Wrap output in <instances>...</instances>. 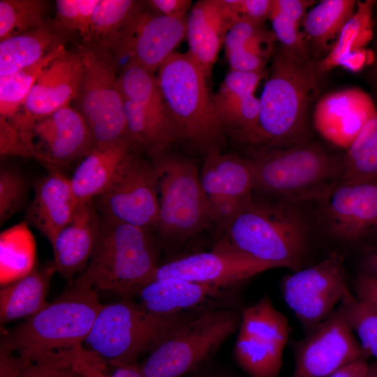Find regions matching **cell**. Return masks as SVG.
Here are the masks:
<instances>
[{
    "mask_svg": "<svg viewBox=\"0 0 377 377\" xmlns=\"http://www.w3.org/2000/svg\"><path fill=\"white\" fill-rule=\"evenodd\" d=\"M259 98L258 118L251 128L234 138L254 151L306 142L308 112L319 89L318 63L280 46Z\"/></svg>",
    "mask_w": 377,
    "mask_h": 377,
    "instance_id": "6da1fadb",
    "label": "cell"
},
{
    "mask_svg": "<svg viewBox=\"0 0 377 377\" xmlns=\"http://www.w3.org/2000/svg\"><path fill=\"white\" fill-rule=\"evenodd\" d=\"M369 377H377V369L371 368V371Z\"/></svg>",
    "mask_w": 377,
    "mask_h": 377,
    "instance_id": "9f6ffc18",
    "label": "cell"
},
{
    "mask_svg": "<svg viewBox=\"0 0 377 377\" xmlns=\"http://www.w3.org/2000/svg\"><path fill=\"white\" fill-rule=\"evenodd\" d=\"M102 219L94 200L79 202L71 221L50 243L56 272L71 280L87 267L98 238Z\"/></svg>",
    "mask_w": 377,
    "mask_h": 377,
    "instance_id": "cb8c5ba5",
    "label": "cell"
},
{
    "mask_svg": "<svg viewBox=\"0 0 377 377\" xmlns=\"http://www.w3.org/2000/svg\"><path fill=\"white\" fill-rule=\"evenodd\" d=\"M370 371L371 368L361 358L344 365L328 377H369Z\"/></svg>",
    "mask_w": 377,
    "mask_h": 377,
    "instance_id": "f907efd6",
    "label": "cell"
},
{
    "mask_svg": "<svg viewBox=\"0 0 377 377\" xmlns=\"http://www.w3.org/2000/svg\"><path fill=\"white\" fill-rule=\"evenodd\" d=\"M49 370L50 364L46 360H27L20 377H49Z\"/></svg>",
    "mask_w": 377,
    "mask_h": 377,
    "instance_id": "816d5d0a",
    "label": "cell"
},
{
    "mask_svg": "<svg viewBox=\"0 0 377 377\" xmlns=\"http://www.w3.org/2000/svg\"><path fill=\"white\" fill-rule=\"evenodd\" d=\"M346 149L341 181H377V106L374 116Z\"/></svg>",
    "mask_w": 377,
    "mask_h": 377,
    "instance_id": "d590c367",
    "label": "cell"
},
{
    "mask_svg": "<svg viewBox=\"0 0 377 377\" xmlns=\"http://www.w3.org/2000/svg\"><path fill=\"white\" fill-rule=\"evenodd\" d=\"M275 265L243 253L224 240L209 252L197 253L159 265L151 279H177L220 284H243Z\"/></svg>",
    "mask_w": 377,
    "mask_h": 377,
    "instance_id": "d6986e66",
    "label": "cell"
},
{
    "mask_svg": "<svg viewBox=\"0 0 377 377\" xmlns=\"http://www.w3.org/2000/svg\"><path fill=\"white\" fill-rule=\"evenodd\" d=\"M233 348L239 367L251 377H279L288 334L272 324L242 318Z\"/></svg>",
    "mask_w": 377,
    "mask_h": 377,
    "instance_id": "603a6c76",
    "label": "cell"
},
{
    "mask_svg": "<svg viewBox=\"0 0 377 377\" xmlns=\"http://www.w3.org/2000/svg\"><path fill=\"white\" fill-rule=\"evenodd\" d=\"M348 288L343 259L336 253L293 272L281 285L285 302L306 332L330 316Z\"/></svg>",
    "mask_w": 377,
    "mask_h": 377,
    "instance_id": "9a60e30c",
    "label": "cell"
},
{
    "mask_svg": "<svg viewBox=\"0 0 377 377\" xmlns=\"http://www.w3.org/2000/svg\"><path fill=\"white\" fill-rule=\"evenodd\" d=\"M200 175L213 224L224 232L253 198L252 163L214 151L205 156Z\"/></svg>",
    "mask_w": 377,
    "mask_h": 377,
    "instance_id": "2e32d148",
    "label": "cell"
},
{
    "mask_svg": "<svg viewBox=\"0 0 377 377\" xmlns=\"http://www.w3.org/2000/svg\"><path fill=\"white\" fill-rule=\"evenodd\" d=\"M186 377H239L228 367L213 360L205 363Z\"/></svg>",
    "mask_w": 377,
    "mask_h": 377,
    "instance_id": "681fc988",
    "label": "cell"
},
{
    "mask_svg": "<svg viewBox=\"0 0 377 377\" xmlns=\"http://www.w3.org/2000/svg\"><path fill=\"white\" fill-rule=\"evenodd\" d=\"M212 100L225 131L233 137L251 128L258 118L260 103L254 93L220 87Z\"/></svg>",
    "mask_w": 377,
    "mask_h": 377,
    "instance_id": "e575fe53",
    "label": "cell"
},
{
    "mask_svg": "<svg viewBox=\"0 0 377 377\" xmlns=\"http://www.w3.org/2000/svg\"><path fill=\"white\" fill-rule=\"evenodd\" d=\"M364 356L377 359V310L360 300L348 288L340 302Z\"/></svg>",
    "mask_w": 377,
    "mask_h": 377,
    "instance_id": "f35d334b",
    "label": "cell"
},
{
    "mask_svg": "<svg viewBox=\"0 0 377 377\" xmlns=\"http://www.w3.org/2000/svg\"><path fill=\"white\" fill-rule=\"evenodd\" d=\"M124 98L128 135L146 156L154 160L179 142L178 134L160 91L156 75L135 66L118 75Z\"/></svg>",
    "mask_w": 377,
    "mask_h": 377,
    "instance_id": "8fae6325",
    "label": "cell"
},
{
    "mask_svg": "<svg viewBox=\"0 0 377 377\" xmlns=\"http://www.w3.org/2000/svg\"><path fill=\"white\" fill-rule=\"evenodd\" d=\"M140 151L133 152L121 171L94 200L103 219L155 231L159 213L158 173Z\"/></svg>",
    "mask_w": 377,
    "mask_h": 377,
    "instance_id": "7c38bea8",
    "label": "cell"
},
{
    "mask_svg": "<svg viewBox=\"0 0 377 377\" xmlns=\"http://www.w3.org/2000/svg\"><path fill=\"white\" fill-rule=\"evenodd\" d=\"M27 360L0 350V377H20Z\"/></svg>",
    "mask_w": 377,
    "mask_h": 377,
    "instance_id": "c3c4849f",
    "label": "cell"
},
{
    "mask_svg": "<svg viewBox=\"0 0 377 377\" xmlns=\"http://www.w3.org/2000/svg\"><path fill=\"white\" fill-rule=\"evenodd\" d=\"M1 279L8 283L33 269L35 241L26 221L4 230L0 235Z\"/></svg>",
    "mask_w": 377,
    "mask_h": 377,
    "instance_id": "d6a6232c",
    "label": "cell"
},
{
    "mask_svg": "<svg viewBox=\"0 0 377 377\" xmlns=\"http://www.w3.org/2000/svg\"><path fill=\"white\" fill-rule=\"evenodd\" d=\"M376 112L364 91L350 88L325 94L315 105L313 122L326 140L347 149Z\"/></svg>",
    "mask_w": 377,
    "mask_h": 377,
    "instance_id": "44dd1931",
    "label": "cell"
},
{
    "mask_svg": "<svg viewBox=\"0 0 377 377\" xmlns=\"http://www.w3.org/2000/svg\"><path fill=\"white\" fill-rule=\"evenodd\" d=\"M66 364L87 377H147L139 369L138 363H106L84 352L71 355Z\"/></svg>",
    "mask_w": 377,
    "mask_h": 377,
    "instance_id": "b9f144b4",
    "label": "cell"
},
{
    "mask_svg": "<svg viewBox=\"0 0 377 377\" xmlns=\"http://www.w3.org/2000/svg\"><path fill=\"white\" fill-rule=\"evenodd\" d=\"M78 201L70 182L61 171L51 170L34 185L33 199L24 221L50 242L71 221Z\"/></svg>",
    "mask_w": 377,
    "mask_h": 377,
    "instance_id": "d4e9b609",
    "label": "cell"
},
{
    "mask_svg": "<svg viewBox=\"0 0 377 377\" xmlns=\"http://www.w3.org/2000/svg\"><path fill=\"white\" fill-rule=\"evenodd\" d=\"M321 200L329 229L341 239L355 241L377 228V181H341Z\"/></svg>",
    "mask_w": 377,
    "mask_h": 377,
    "instance_id": "ffe728a7",
    "label": "cell"
},
{
    "mask_svg": "<svg viewBox=\"0 0 377 377\" xmlns=\"http://www.w3.org/2000/svg\"><path fill=\"white\" fill-rule=\"evenodd\" d=\"M65 51L63 45L53 50L36 64L0 77V114L3 119L15 117L42 70Z\"/></svg>",
    "mask_w": 377,
    "mask_h": 377,
    "instance_id": "8d00e7d4",
    "label": "cell"
},
{
    "mask_svg": "<svg viewBox=\"0 0 377 377\" xmlns=\"http://www.w3.org/2000/svg\"><path fill=\"white\" fill-rule=\"evenodd\" d=\"M314 1L272 0L268 20L283 48L303 57H309V45L300 26L306 10Z\"/></svg>",
    "mask_w": 377,
    "mask_h": 377,
    "instance_id": "836d02e7",
    "label": "cell"
},
{
    "mask_svg": "<svg viewBox=\"0 0 377 377\" xmlns=\"http://www.w3.org/2000/svg\"><path fill=\"white\" fill-rule=\"evenodd\" d=\"M46 361L50 364L49 377H87L68 366Z\"/></svg>",
    "mask_w": 377,
    "mask_h": 377,
    "instance_id": "f5cc1de1",
    "label": "cell"
},
{
    "mask_svg": "<svg viewBox=\"0 0 377 377\" xmlns=\"http://www.w3.org/2000/svg\"><path fill=\"white\" fill-rule=\"evenodd\" d=\"M307 228L295 203L253 197L222 239L258 260L296 272L302 269Z\"/></svg>",
    "mask_w": 377,
    "mask_h": 377,
    "instance_id": "5b68a950",
    "label": "cell"
},
{
    "mask_svg": "<svg viewBox=\"0 0 377 377\" xmlns=\"http://www.w3.org/2000/svg\"><path fill=\"white\" fill-rule=\"evenodd\" d=\"M236 22L222 0H200L186 19L187 53L209 78L226 35Z\"/></svg>",
    "mask_w": 377,
    "mask_h": 377,
    "instance_id": "484cf974",
    "label": "cell"
},
{
    "mask_svg": "<svg viewBox=\"0 0 377 377\" xmlns=\"http://www.w3.org/2000/svg\"><path fill=\"white\" fill-rule=\"evenodd\" d=\"M1 156H24L31 158L17 128L6 119L0 118Z\"/></svg>",
    "mask_w": 377,
    "mask_h": 377,
    "instance_id": "f6af8a7d",
    "label": "cell"
},
{
    "mask_svg": "<svg viewBox=\"0 0 377 377\" xmlns=\"http://www.w3.org/2000/svg\"><path fill=\"white\" fill-rule=\"evenodd\" d=\"M236 22L248 20L265 24L268 20L272 0H222Z\"/></svg>",
    "mask_w": 377,
    "mask_h": 377,
    "instance_id": "ee69618b",
    "label": "cell"
},
{
    "mask_svg": "<svg viewBox=\"0 0 377 377\" xmlns=\"http://www.w3.org/2000/svg\"><path fill=\"white\" fill-rule=\"evenodd\" d=\"M364 357L339 305L296 344L292 377H328L344 365Z\"/></svg>",
    "mask_w": 377,
    "mask_h": 377,
    "instance_id": "ac0fdd59",
    "label": "cell"
},
{
    "mask_svg": "<svg viewBox=\"0 0 377 377\" xmlns=\"http://www.w3.org/2000/svg\"><path fill=\"white\" fill-rule=\"evenodd\" d=\"M135 151L139 150L130 140L94 146L78 163L70 177L77 201L94 200L103 194L116 179L131 154Z\"/></svg>",
    "mask_w": 377,
    "mask_h": 377,
    "instance_id": "4316f807",
    "label": "cell"
},
{
    "mask_svg": "<svg viewBox=\"0 0 377 377\" xmlns=\"http://www.w3.org/2000/svg\"><path fill=\"white\" fill-rule=\"evenodd\" d=\"M55 272L51 261L5 284L0 290L1 323L26 319L43 309L47 303L46 296Z\"/></svg>",
    "mask_w": 377,
    "mask_h": 377,
    "instance_id": "f1b7e54d",
    "label": "cell"
},
{
    "mask_svg": "<svg viewBox=\"0 0 377 377\" xmlns=\"http://www.w3.org/2000/svg\"><path fill=\"white\" fill-rule=\"evenodd\" d=\"M156 14L176 19H184L190 8L191 0H149L146 1Z\"/></svg>",
    "mask_w": 377,
    "mask_h": 377,
    "instance_id": "bcb514c9",
    "label": "cell"
},
{
    "mask_svg": "<svg viewBox=\"0 0 377 377\" xmlns=\"http://www.w3.org/2000/svg\"><path fill=\"white\" fill-rule=\"evenodd\" d=\"M242 286L154 279L145 285L135 297L144 309L158 316L200 315L238 308Z\"/></svg>",
    "mask_w": 377,
    "mask_h": 377,
    "instance_id": "e0dca14e",
    "label": "cell"
},
{
    "mask_svg": "<svg viewBox=\"0 0 377 377\" xmlns=\"http://www.w3.org/2000/svg\"><path fill=\"white\" fill-rule=\"evenodd\" d=\"M102 305L94 288L75 277L56 299L4 332L0 350L38 361L77 350Z\"/></svg>",
    "mask_w": 377,
    "mask_h": 377,
    "instance_id": "7a4b0ae2",
    "label": "cell"
},
{
    "mask_svg": "<svg viewBox=\"0 0 377 377\" xmlns=\"http://www.w3.org/2000/svg\"><path fill=\"white\" fill-rule=\"evenodd\" d=\"M373 3L357 2V10L343 27L332 50L318 62L321 73L338 66L357 71L365 64L367 54L364 47L372 36Z\"/></svg>",
    "mask_w": 377,
    "mask_h": 377,
    "instance_id": "f546056e",
    "label": "cell"
},
{
    "mask_svg": "<svg viewBox=\"0 0 377 377\" xmlns=\"http://www.w3.org/2000/svg\"><path fill=\"white\" fill-rule=\"evenodd\" d=\"M354 295L377 310V279L360 272L354 282Z\"/></svg>",
    "mask_w": 377,
    "mask_h": 377,
    "instance_id": "7dc6e473",
    "label": "cell"
},
{
    "mask_svg": "<svg viewBox=\"0 0 377 377\" xmlns=\"http://www.w3.org/2000/svg\"><path fill=\"white\" fill-rule=\"evenodd\" d=\"M373 72L374 82L376 84V87H377V52L376 53V56L374 57V66Z\"/></svg>",
    "mask_w": 377,
    "mask_h": 377,
    "instance_id": "11a10c76",
    "label": "cell"
},
{
    "mask_svg": "<svg viewBox=\"0 0 377 377\" xmlns=\"http://www.w3.org/2000/svg\"><path fill=\"white\" fill-rule=\"evenodd\" d=\"M82 73L79 52L65 50L40 73L23 105L24 114L36 119L68 106L76 98Z\"/></svg>",
    "mask_w": 377,
    "mask_h": 377,
    "instance_id": "7402d4cb",
    "label": "cell"
},
{
    "mask_svg": "<svg viewBox=\"0 0 377 377\" xmlns=\"http://www.w3.org/2000/svg\"><path fill=\"white\" fill-rule=\"evenodd\" d=\"M241 311L218 310L182 323L148 353L139 369L147 377H186L213 360L239 328Z\"/></svg>",
    "mask_w": 377,
    "mask_h": 377,
    "instance_id": "ba28073f",
    "label": "cell"
},
{
    "mask_svg": "<svg viewBox=\"0 0 377 377\" xmlns=\"http://www.w3.org/2000/svg\"><path fill=\"white\" fill-rule=\"evenodd\" d=\"M78 52L82 73L75 100L95 146L130 140L124 98L110 51L98 45L81 47Z\"/></svg>",
    "mask_w": 377,
    "mask_h": 377,
    "instance_id": "30bf717a",
    "label": "cell"
},
{
    "mask_svg": "<svg viewBox=\"0 0 377 377\" xmlns=\"http://www.w3.org/2000/svg\"><path fill=\"white\" fill-rule=\"evenodd\" d=\"M276 40L265 24L248 20L236 22L228 31L224 42L226 57L231 71H265L267 60L274 52Z\"/></svg>",
    "mask_w": 377,
    "mask_h": 377,
    "instance_id": "83f0119b",
    "label": "cell"
},
{
    "mask_svg": "<svg viewBox=\"0 0 377 377\" xmlns=\"http://www.w3.org/2000/svg\"><path fill=\"white\" fill-rule=\"evenodd\" d=\"M151 161L159 196L155 232L164 243L182 245L213 225L200 171L191 160L169 152Z\"/></svg>",
    "mask_w": 377,
    "mask_h": 377,
    "instance_id": "9c48e42d",
    "label": "cell"
},
{
    "mask_svg": "<svg viewBox=\"0 0 377 377\" xmlns=\"http://www.w3.org/2000/svg\"><path fill=\"white\" fill-rule=\"evenodd\" d=\"M362 272L377 279V246L364 257Z\"/></svg>",
    "mask_w": 377,
    "mask_h": 377,
    "instance_id": "db71d44e",
    "label": "cell"
},
{
    "mask_svg": "<svg viewBox=\"0 0 377 377\" xmlns=\"http://www.w3.org/2000/svg\"><path fill=\"white\" fill-rule=\"evenodd\" d=\"M195 316H158L122 298L102 305L82 348L103 362L138 363L177 326Z\"/></svg>",
    "mask_w": 377,
    "mask_h": 377,
    "instance_id": "52a82bcc",
    "label": "cell"
},
{
    "mask_svg": "<svg viewBox=\"0 0 377 377\" xmlns=\"http://www.w3.org/2000/svg\"><path fill=\"white\" fill-rule=\"evenodd\" d=\"M45 2L41 0L0 1V41L45 25Z\"/></svg>",
    "mask_w": 377,
    "mask_h": 377,
    "instance_id": "74e56055",
    "label": "cell"
},
{
    "mask_svg": "<svg viewBox=\"0 0 377 377\" xmlns=\"http://www.w3.org/2000/svg\"><path fill=\"white\" fill-rule=\"evenodd\" d=\"M160 91L179 142L204 154L221 151L225 129L214 110L207 78L187 52H173L157 71Z\"/></svg>",
    "mask_w": 377,
    "mask_h": 377,
    "instance_id": "8992f818",
    "label": "cell"
},
{
    "mask_svg": "<svg viewBox=\"0 0 377 377\" xmlns=\"http://www.w3.org/2000/svg\"><path fill=\"white\" fill-rule=\"evenodd\" d=\"M98 0H57V15L64 28L78 31L84 40L90 41L93 14Z\"/></svg>",
    "mask_w": 377,
    "mask_h": 377,
    "instance_id": "7bdbcfd3",
    "label": "cell"
},
{
    "mask_svg": "<svg viewBox=\"0 0 377 377\" xmlns=\"http://www.w3.org/2000/svg\"><path fill=\"white\" fill-rule=\"evenodd\" d=\"M141 5V4H140ZM186 36V19L156 14L140 6L108 48L121 68L135 66L154 73Z\"/></svg>",
    "mask_w": 377,
    "mask_h": 377,
    "instance_id": "4fadbf2b",
    "label": "cell"
},
{
    "mask_svg": "<svg viewBox=\"0 0 377 377\" xmlns=\"http://www.w3.org/2000/svg\"><path fill=\"white\" fill-rule=\"evenodd\" d=\"M61 45L47 27L33 29L0 42V77L33 66Z\"/></svg>",
    "mask_w": 377,
    "mask_h": 377,
    "instance_id": "1f68e13d",
    "label": "cell"
},
{
    "mask_svg": "<svg viewBox=\"0 0 377 377\" xmlns=\"http://www.w3.org/2000/svg\"><path fill=\"white\" fill-rule=\"evenodd\" d=\"M249 159L254 191L274 196L277 200L296 203L322 200L342 179L343 156L307 141L254 151Z\"/></svg>",
    "mask_w": 377,
    "mask_h": 377,
    "instance_id": "3957f363",
    "label": "cell"
},
{
    "mask_svg": "<svg viewBox=\"0 0 377 377\" xmlns=\"http://www.w3.org/2000/svg\"><path fill=\"white\" fill-rule=\"evenodd\" d=\"M28 182L23 173L13 165L0 168V225L24 207L28 195Z\"/></svg>",
    "mask_w": 377,
    "mask_h": 377,
    "instance_id": "60d3db41",
    "label": "cell"
},
{
    "mask_svg": "<svg viewBox=\"0 0 377 377\" xmlns=\"http://www.w3.org/2000/svg\"><path fill=\"white\" fill-rule=\"evenodd\" d=\"M101 219L90 260L75 277L93 288L132 299L151 281L159 266L158 244L152 231Z\"/></svg>",
    "mask_w": 377,
    "mask_h": 377,
    "instance_id": "277c9868",
    "label": "cell"
},
{
    "mask_svg": "<svg viewBox=\"0 0 377 377\" xmlns=\"http://www.w3.org/2000/svg\"><path fill=\"white\" fill-rule=\"evenodd\" d=\"M133 0H98L92 17L90 41L106 47L128 18L140 6Z\"/></svg>",
    "mask_w": 377,
    "mask_h": 377,
    "instance_id": "ab89813d",
    "label": "cell"
},
{
    "mask_svg": "<svg viewBox=\"0 0 377 377\" xmlns=\"http://www.w3.org/2000/svg\"><path fill=\"white\" fill-rule=\"evenodd\" d=\"M20 131L31 158L49 171L77 166L95 146L84 117L70 105L42 118L25 120Z\"/></svg>",
    "mask_w": 377,
    "mask_h": 377,
    "instance_id": "5bb4252c",
    "label": "cell"
},
{
    "mask_svg": "<svg viewBox=\"0 0 377 377\" xmlns=\"http://www.w3.org/2000/svg\"><path fill=\"white\" fill-rule=\"evenodd\" d=\"M355 0H323L311 8L302 20L307 43L317 51L332 50L343 27L355 13Z\"/></svg>",
    "mask_w": 377,
    "mask_h": 377,
    "instance_id": "4dcf8cb0",
    "label": "cell"
}]
</instances>
